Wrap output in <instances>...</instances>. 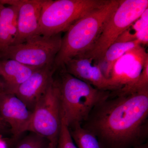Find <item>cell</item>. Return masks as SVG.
Returning <instances> with one entry per match:
<instances>
[{
  "label": "cell",
  "mask_w": 148,
  "mask_h": 148,
  "mask_svg": "<svg viewBox=\"0 0 148 148\" xmlns=\"http://www.w3.org/2000/svg\"><path fill=\"white\" fill-rule=\"evenodd\" d=\"M82 126L95 135L102 148H132L148 138V88L110 94L93 108Z\"/></svg>",
  "instance_id": "6da1fadb"
},
{
  "label": "cell",
  "mask_w": 148,
  "mask_h": 148,
  "mask_svg": "<svg viewBox=\"0 0 148 148\" xmlns=\"http://www.w3.org/2000/svg\"><path fill=\"white\" fill-rule=\"evenodd\" d=\"M119 3V0H107L69 28L62 38L61 48L56 57L54 67L56 70L70 58L91 49Z\"/></svg>",
  "instance_id": "7a4b0ae2"
},
{
  "label": "cell",
  "mask_w": 148,
  "mask_h": 148,
  "mask_svg": "<svg viewBox=\"0 0 148 148\" xmlns=\"http://www.w3.org/2000/svg\"><path fill=\"white\" fill-rule=\"evenodd\" d=\"M59 71V78L55 80L58 88L61 118L69 127L82 124L93 108L109 97L111 92L100 90L75 77L66 71L63 66Z\"/></svg>",
  "instance_id": "3957f363"
},
{
  "label": "cell",
  "mask_w": 148,
  "mask_h": 148,
  "mask_svg": "<svg viewBox=\"0 0 148 148\" xmlns=\"http://www.w3.org/2000/svg\"><path fill=\"white\" fill-rule=\"evenodd\" d=\"M111 93L123 95L148 88V54L142 45L116 62L108 78Z\"/></svg>",
  "instance_id": "277c9868"
},
{
  "label": "cell",
  "mask_w": 148,
  "mask_h": 148,
  "mask_svg": "<svg viewBox=\"0 0 148 148\" xmlns=\"http://www.w3.org/2000/svg\"><path fill=\"white\" fill-rule=\"evenodd\" d=\"M106 1L45 0L40 18V35L50 37L66 32L77 20Z\"/></svg>",
  "instance_id": "5b68a950"
},
{
  "label": "cell",
  "mask_w": 148,
  "mask_h": 148,
  "mask_svg": "<svg viewBox=\"0 0 148 148\" xmlns=\"http://www.w3.org/2000/svg\"><path fill=\"white\" fill-rule=\"evenodd\" d=\"M148 0H119V3L89 51L82 54L97 62L110 46L148 8ZM82 55V54H81Z\"/></svg>",
  "instance_id": "8992f818"
},
{
  "label": "cell",
  "mask_w": 148,
  "mask_h": 148,
  "mask_svg": "<svg viewBox=\"0 0 148 148\" xmlns=\"http://www.w3.org/2000/svg\"><path fill=\"white\" fill-rule=\"evenodd\" d=\"M62 38L61 34L50 37L39 35L22 43L9 47L0 53V59H12L38 69L54 66Z\"/></svg>",
  "instance_id": "52a82bcc"
},
{
  "label": "cell",
  "mask_w": 148,
  "mask_h": 148,
  "mask_svg": "<svg viewBox=\"0 0 148 148\" xmlns=\"http://www.w3.org/2000/svg\"><path fill=\"white\" fill-rule=\"evenodd\" d=\"M60 94L54 79L33 111L29 131L57 144L61 127Z\"/></svg>",
  "instance_id": "ba28073f"
},
{
  "label": "cell",
  "mask_w": 148,
  "mask_h": 148,
  "mask_svg": "<svg viewBox=\"0 0 148 148\" xmlns=\"http://www.w3.org/2000/svg\"><path fill=\"white\" fill-rule=\"evenodd\" d=\"M45 0H0L6 5L18 8L17 34L13 45L19 44L40 35L41 13Z\"/></svg>",
  "instance_id": "9c48e42d"
},
{
  "label": "cell",
  "mask_w": 148,
  "mask_h": 148,
  "mask_svg": "<svg viewBox=\"0 0 148 148\" xmlns=\"http://www.w3.org/2000/svg\"><path fill=\"white\" fill-rule=\"evenodd\" d=\"M33 112L14 94L0 92V118L10 127L14 141L29 131Z\"/></svg>",
  "instance_id": "30bf717a"
},
{
  "label": "cell",
  "mask_w": 148,
  "mask_h": 148,
  "mask_svg": "<svg viewBox=\"0 0 148 148\" xmlns=\"http://www.w3.org/2000/svg\"><path fill=\"white\" fill-rule=\"evenodd\" d=\"M53 66L38 69L18 87L15 95L33 112L37 103L46 92L56 71Z\"/></svg>",
  "instance_id": "8fae6325"
},
{
  "label": "cell",
  "mask_w": 148,
  "mask_h": 148,
  "mask_svg": "<svg viewBox=\"0 0 148 148\" xmlns=\"http://www.w3.org/2000/svg\"><path fill=\"white\" fill-rule=\"evenodd\" d=\"M63 67L72 76L100 90L110 91L108 80L95 60L84 55L70 58Z\"/></svg>",
  "instance_id": "7c38bea8"
},
{
  "label": "cell",
  "mask_w": 148,
  "mask_h": 148,
  "mask_svg": "<svg viewBox=\"0 0 148 148\" xmlns=\"http://www.w3.org/2000/svg\"><path fill=\"white\" fill-rule=\"evenodd\" d=\"M39 69L12 59H0V77L3 81L2 83L3 90L15 95L18 87Z\"/></svg>",
  "instance_id": "4fadbf2b"
},
{
  "label": "cell",
  "mask_w": 148,
  "mask_h": 148,
  "mask_svg": "<svg viewBox=\"0 0 148 148\" xmlns=\"http://www.w3.org/2000/svg\"><path fill=\"white\" fill-rule=\"evenodd\" d=\"M18 8L0 3V53L13 45L17 34Z\"/></svg>",
  "instance_id": "5bb4252c"
},
{
  "label": "cell",
  "mask_w": 148,
  "mask_h": 148,
  "mask_svg": "<svg viewBox=\"0 0 148 148\" xmlns=\"http://www.w3.org/2000/svg\"><path fill=\"white\" fill-rule=\"evenodd\" d=\"M140 45L137 40L127 42H115L109 47L103 57L96 62L104 76L108 79L116 62L125 53Z\"/></svg>",
  "instance_id": "9a60e30c"
},
{
  "label": "cell",
  "mask_w": 148,
  "mask_h": 148,
  "mask_svg": "<svg viewBox=\"0 0 148 148\" xmlns=\"http://www.w3.org/2000/svg\"><path fill=\"white\" fill-rule=\"evenodd\" d=\"M69 128L73 141L77 148H102L95 135L83 127L81 123H75Z\"/></svg>",
  "instance_id": "2e32d148"
},
{
  "label": "cell",
  "mask_w": 148,
  "mask_h": 148,
  "mask_svg": "<svg viewBox=\"0 0 148 148\" xmlns=\"http://www.w3.org/2000/svg\"><path fill=\"white\" fill-rule=\"evenodd\" d=\"M49 143L46 138L31 132L18 142L16 148H47Z\"/></svg>",
  "instance_id": "e0dca14e"
},
{
  "label": "cell",
  "mask_w": 148,
  "mask_h": 148,
  "mask_svg": "<svg viewBox=\"0 0 148 148\" xmlns=\"http://www.w3.org/2000/svg\"><path fill=\"white\" fill-rule=\"evenodd\" d=\"M56 148H77L72 139L69 126L62 118Z\"/></svg>",
  "instance_id": "ac0fdd59"
},
{
  "label": "cell",
  "mask_w": 148,
  "mask_h": 148,
  "mask_svg": "<svg viewBox=\"0 0 148 148\" xmlns=\"http://www.w3.org/2000/svg\"><path fill=\"white\" fill-rule=\"evenodd\" d=\"M135 38L141 45H147L148 42V27L135 33Z\"/></svg>",
  "instance_id": "d6986e66"
},
{
  "label": "cell",
  "mask_w": 148,
  "mask_h": 148,
  "mask_svg": "<svg viewBox=\"0 0 148 148\" xmlns=\"http://www.w3.org/2000/svg\"><path fill=\"white\" fill-rule=\"evenodd\" d=\"M7 125L0 123V134H3L7 131Z\"/></svg>",
  "instance_id": "ffe728a7"
},
{
  "label": "cell",
  "mask_w": 148,
  "mask_h": 148,
  "mask_svg": "<svg viewBox=\"0 0 148 148\" xmlns=\"http://www.w3.org/2000/svg\"><path fill=\"white\" fill-rule=\"evenodd\" d=\"M0 148H7V145L5 141L0 138Z\"/></svg>",
  "instance_id": "44dd1931"
},
{
  "label": "cell",
  "mask_w": 148,
  "mask_h": 148,
  "mask_svg": "<svg viewBox=\"0 0 148 148\" xmlns=\"http://www.w3.org/2000/svg\"><path fill=\"white\" fill-rule=\"evenodd\" d=\"M132 148H148V145L147 143L141 145L137 146V147H135Z\"/></svg>",
  "instance_id": "7402d4cb"
},
{
  "label": "cell",
  "mask_w": 148,
  "mask_h": 148,
  "mask_svg": "<svg viewBox=\"0 0 148 148\" xmlns=\"http://www.w3.org/2000/svg\"><path fill=\"white\" fill-rule=\"evenodd\" d=\"M57 144L53 143H49L47 148H56Z\"/></svg>",
  "instance_id": "603a6c76"
},
{
  "label": "cell",
  "mask_w": 148,
  "mask_h": 148,
  "mask_svg": "<svg viewBox=\"0 0 148 148\" xmlns=\"http://www.w3.org/2000/svg\"><path fill=\"white\" fill-rule=\"evenodd\" d=\"M3 90V88L2 84V83H1V82H0V92H1V90ZM0 119H1V120H2L1 119V118H0Z\"/></svg>",
  "instance_id": "cb8c5ba5"
},
{
  "label": "cell",
  "mask_w": 148,
  "mask_h": 148,
  "mask_svg": "<svg viewBox=\"0 0 148 148\" xmlns=\"http://www.w3.org/2000/svg\"><path fill=\"white\" fill-rule=\"evenodd\" d=\"M0 123H4V124H6V123H5L3 121H2L1 120V119H0Z\"/></svg>",
  "instance_id": "d4e9b609"
}]
</instances>
